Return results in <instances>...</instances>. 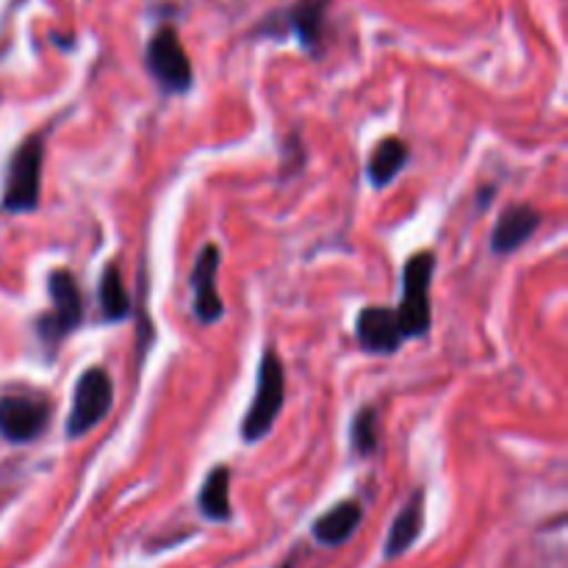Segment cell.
Wrapping results in <instances>:
<instances>
[{
	"label": "cell",
	"mask_w": 568,
	"mask_h": 568,
	"mask_svg": "<svg viewBox=\"0 0 568 568\" xmlns=\"http://www.w3.org/2000/svg\"><path fill=\"white\" fill-rule=\"evenodd\" d=\"M283 403H286V369H283V361L277 358L275 349H266L261 355L253 403H250L242 422L244 444H258L261 438L270 436L277 416H281Z\"/></svg>",
	"instance_id": "cell-1"
},
{
	"label": "cell",
	"mask_w": 568,
	"mask_h": 568,
	"mask_svg": "<svg viewBox=\"0 0 568 568\" xmlns=\"http://www.w3.org/2000/svg\"><path fill=\"white\" fill-rule=\"evenodd\" d=\"M42 170H44V133H31L20 148L11 153L6 170L3 209L11 214H31L42 200Z\"/></svg>",
	"instance_id": "cell-2"
},
{
	"label": "cell",
	"mask_w": 568,
	"mask_h": 568,
	"mask_svg": "<svg viewBox=\"0 0 568 568\" xmlns=\"http://www.w3.org/2000/svg\"><path fill=\"white\" fill-rule=\"evenodd\" d=\"M436 272V258L433 253L422 250L405 261L403 270V300H399L397 320L405 342L408 338H422L430 331L433 311H430V281Z\"/></svg>",
	"instance_id": "cell-3"
},
{
	"label": "cell",
	"mask_w": 568,
	"mask_h": 568,
	"mask_svg": "<svg viewBox=\"0 0 568 568\" xmlns=\"http://www.w3.org/2000/svg\"><path fill=\"white\" fill-rule=\"evenodd\" d=\"M50 311L37 320V336L48 353H53L83 320V294L70 270H53L48 275Z\"/></svg>",
	"instance_id": "cell-4"
},
{
	"label": "cell",
	"mask_w": 568,
	"mask_h": 568,
	"mask_svg": "<svg viewBox=\"0 0 568 568\" xmlns=\"http://www.w3.org/2000/svg\"><path fill=\"white\" fill-rule=\"evenodd\" d=\"M114 408V381L103 366H89L72 388V405L67 414V438H83L103 425L105 416Z\"/></svg>",
	"instance_id": "cell-5"
},
{
	"label": "cell",
	"mask_w": 568,
	"mask_h": 568,
	"mask_svg": "<svg viewBox=\"0 0 568 568\" xmlns=\"http://www.w3.org/2000/svg\"><path fill=\"white\" fill-rule=\"evenodd\" d=\"M144 64H148V72L164 92L186 94L192 89V59H189L186 48H183L181 37L172 26L159 28L150 37L148 50H144Z\"/></svg>",
	"instance_id": "cell-6"
},
{
	"label": "cell",
	"mask_w": 568,
	"mask_h": 568,
	"mask_svg": "<svg viewBox=\"0 0 568 568\" xmlns=\"http://www.w3.org/2000/svg\"><path fill=\"white\" fill-rule=\"evenodd\" d=\"M50 425V403L39 394L0 397V438L9 444H33Z\"/></svg>",
	"instance_id": "cell-7"
},
{
	"label": "cell",
	"mask_w": 568,
	"mask_h": 568,
	"mask_svg": "<svg viewBox=\"0 0 568 568\" xmlns=\"http://www.w3.org/2000/svg\"><path fill=\"white\" fill-rule=\"evenodd\" d=\"M220 264L222 250L214 242L200 250L192 270V311L200 325H216L225 316V303L220 294Z\"/></svg>",
	"instance_id": "cell-8"
},
{
	"label": "cell",
	"mask_w": 568,
	"mask_h": 568,
	"mask_svg": "<svg viewBox=\"0 0 568 568\" xmlns=\"http://www.w3.org/2000/svg\"><path fill=\"white\" fill-rule=\"evenodd\" d=\"M327 3H331V0H297L288 11L270 17V20L261 26V33H275V37L294 33L305 50L316 53L322 44V33H325Z\"/></svg>",
	"instance_id": "cell-9"
},
{
	"label": "cell",
	"mask_w": 568,
	"mask_h": 568,
	"mask_svg": "<svg viewBox=\"0 0 568 568\" xmlns=\"http://www.w3.org/2000/svg\"><path fill=\"white\" fill-rule=\"evenodd\" d=\"M355 338L361 349L372 355H394L403 347L405 336L399 331L397 311L388 305H366L355 320Z\"/></svg>",
	"instance_id": "cell-10"
},
{
	"label": "cell",
	"mask_w": 568,
	"mask_h": 568,
	"mask_svg": "<svg viewBox=\"0 0 568 568\" xmlns=\"http://www.w3.org/2000/svg\"><path fill=\"white\" fill-rule=\"evenodd\" d=\"M541 222V211H536L532 205H510V209L503 211L497 225H494L491 250L497 255L516 253V250H521L532 236H536Z\"/></svg>",
	"instance_id": "cell-11"
},
{
	"label": "cell",
	"mask_w": 568,
	"mask_h": 568,
	"mask_svg": "<svg viewBox=\"0 0 568 568\" xmlns=\"http://www.w3.org/2000/svg\"><path fill=\"white\" fill-rule=\"evenodd\" d=\"M364 521V505L358 499H342V503L333 505L327 514H322L320 519L311 527V536L316 538V544L322 547H342L349 538L355 536V530Z\"/></svg>",
	"instance_id": "cell-12"
},
{
	"label": "cell",
	"mask_w": 568,
	"mask_h": 568,
	"mask_svg": "<svg viewBox=\"0 0 568 568\" xmlns=\"http://www.w3.org/2000/svg\"><path fill=\"white\" fill-rule=\"evenodd\" d=\"M422 530H425V491H414V497L405 503V508L399 510L397 519L392 521L386 547H383L386 560L403 558V555L419 541Z\"/></svg>",
	"instance_id": "cell-13"
},
{
	"label": "cell",
	"mask_w": 568,
	"mask_h": 568,
	"mask_svg": "<svg viewBox=\"0 0 568 568\" xmlns=\"http://www.w3.org/2000/svg\"><path fill=\"white\" fill-rule=\"evenodd\" d=\"M410 164L408 144L399 136H386L375 144L369 161H366V181L375 189H386L397 181L399 172Z\"/></svg>",
	"instance_id": "cell-14"
},
{
	"label": "cell",
	"mask_w": 568,
	"mask_h": 568,
	"mask_svg": "<svg viewBox=\"0 0 568 568\" xmlns=\"http://www.w3.org/2000/svg\"><path fill=\"white\" fill-rule=\"evenodd\" d=\"M197 508L205 519L211 521H231V469L227 466H214L205 475L203 486L197 494Z\"/></svg>",
	"instance_id": "cell-15"
},
{
	"label": "cell",
	"mask_w": 568,
	"mask_h": 568,
	"mask_svg": "<svg viewBox=\"0 0 568 568\" xmlns=\"http://www.w3.org/2000/svg\"><path fill=\"white\" fill-rule=\"evenodd\" d=\"M98 303H100V314H103V320L109 322V325H116V322L131 316V297H128L125 283H122L120 270H116L114 264L105 266L103 275H100Z\"/></svg>",
	"instance_id": "cell-16"
},
{
	"label": "cell",
	"mask_w": 568,
	"mask_h": 568,
	"mask_svg": "<svg viewBox=\"0 0 568 568\" xmlns=\"http://www.w3.org/2000/svg\"><path fill=\"white\" fill-rule=\"evenodd\" d=\"M381 444V416L375 405H364L349 422V447L355 458H369Z\"/></svg>",
	"instance_id": "cell-17"
},
{
	"label": "cell",
	"mask_w": 568,
	"mask_h": 568,
	"mask_svg": "<svg viewBox=\"0 0 568 568\" xmlns=\"http://www.w3.org/2000/svg\"><path fill=\"white\" fill-rule=\"evenodd\" d=\"M281 568H294V564H292V560H288V564H283Z\"/></svg>",
	"instance_id": "cell-18"
}]
</instances>
